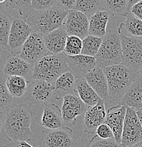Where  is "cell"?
Returning a JSON list of instances; mask_svg holds the SVG:
<instances>
[{
	"label": "cell",
	"instance_id": "44dd1931",
	"mask_svg": "<svg viewBox=\"0 0 142 147\" xmlns=\"http://www.w3.org/2000/svg\"><path fill=\"white\" fill-rule=\"evenodd\" d=\"M68 34L63 28H60L52 33L44 36L45 46L50 55L63 53L66 47Z\"/></svg>",
	"mask_w": 142,
	"mask_h": 147
},
{
	"label": "cell",
	"instance_id": "74e56055",
	"mask_svg": "<svg viewBox=\"0 0 142 147\" xmlns=\"http://www.w3.org/2000/svg\"><path fill=\"white\" fill-rule=\"evenodd\" d=\"M131 12L138 18L142 21V0H139L138 3L132 7Z\"/></svg>",
	"mask_w": 142,
	"mask_h": 147
},
{
	"label": "cell",
	"instance_id": "8fae6325",
	"mask_svg": "<svg viewBox=\"0 0 142 147\" xmlns=\"http://www.w3.org/2000/svg\"><path fill=\"white\" fill-rule=\"evenodd\" d=\"M142 141V126L137 112L127 107V114L124 124L121 144L129 147Z\"/></svg>",
	"mask_w": 142,
	"mask_h": 147
},
{
	"label": "cell",
	"instance_id": "9a60e30c",
	"mask_svg": "<svg viewBox=\"0 0 142 147\" xmlns=\"http://www.w3.org/2000/svg\"><path fill=\"white\" fill-rule=\"evenodd\" d=\"M85 79L101 100L105 102V105L112 103L110 96L108 80L103 69L99 67H96L86 74Z\"/></svg>",
	"mask_w": 142,
	"mask_h": 147
},
{
	"label": "cell",
	"instance_id": "52a82bcc",
	"mask_svg": "<svg viewBox=\"0 0 142 147\" xmlns=\"http://www.w3.org/2000/svg\"><path fill=\"white\" fill-rule=\"evenodd\" d=\"M24 102L29 107L33 105L54 103L57 100L54 95V84L45 81L33 80L28 84L25 96L23 97Z\"/></svg>",
	"mask_w": 142,
	"mask_h": 147
},
{
	"label": "cell",
	"instance_id": "1f68e13d",
	"mask_svg": "<svg viewBox=\"0 0 142 147\" xmlns=\"http://www.w3.org/2000/svg\"><path fill=\"white\" fill-rule=\"evenodd\" d=\"M126 21L124 24L127 31L132 37L142 38V21L136 17L132 12H129L126 16Z\"/></svg>",
	"mask_w": 142,
	"mask_h": 147
},
{
	"label": "cell",
	"instance_id": "4316f807",
	"mask_svg": "<svg viewBox=\"0 0 142 147\" xmlns=\"http://www.w3.org/2000/svg\"><path fill=\"white\" fill-rule=\"evenodd\" d=\"M6 84L12 97L22 98L28 88V81L22 76H5Z\"/></svg>",
	"mask_w": 142,
	"mask_h": 147
},
{
	"label": "cell",
	"instance_id": "5bb4252c",
	"mask_svg": "<svg viewBox=\"0 0 142 147\" xmlns=\"http://www.w3.org/2000/svg\"><path fill=\"white\" fill-rule=\"evenodd\" d=\"M34 65L28 63L17 55H10L6 60L2 72L5 76L24 77L28 83L33 81Z\"/></svg>",
	"mask_w": 142,
	"mask_h": 147
},
{
	"label": "cell",
	"instance_id": "e575fe53",
	"mask_svg": "<svg viewBox=\"0 0 142 147\" xmlns=\"http://www.w3.org/2000/svg\"><path fill=\"white\" fill-rule=\"evenodd\" d=\"M59 5V0H33L32 7L36 11L47 10Z\"/></svg>",
	"mask_w": 142,
	"mask_h": 147
},
{
	"label": "cell",
	"instance_id": "f1b7e54d",
	"mask_svg": "<svg viewBox=\"0 0 142 147\" xmlns=\"http://www.w3.org/2000/svg\"><path fill=\"white\" fill-rule=\"evenodd\" d=\"M102 0H78L76 2L75 10L82 12L87 17L94 16L99 10H102Z\"/></svg>",
	"mask_w": 142,
	"mask_h": 147
},
{
	"label": "cell",
	"instance_id": "3957f363",
	"mask_svg": "<svg viewBox=\"0 0 142 147\" xmlns=\"http://www.w3.org/2000/svg\"><path fill=\"white\" fill-rule=\"evenodd\" d=\"M69 11L59 4L57 7L36 11L27 19V23L34 31L45 36L62 28Z\"/></svg>",
	"mask_w": 142,
	"mask_h": 147
},
{
	"label": "cell",
	"instance_id": "e0dca14e",
	"mask_svg": "<svg viewBox=\"0 0 142 147\" xmlns=\"http://www.w3.org/2000/svg\"><path fill=\"white\" fill-rule=\"evenodd\" d=\"M126 114L127 107L123 105H116L107 110L105 123L112 130L114 140L120 144H121Z\"/></svg>",
	"mask_w": 142,
	"mask_h": 147
},
{
	"label": "cell",
	"instance_id": "30bf717a",
	"mask_svg": "<svg viewBox=\"0 0 142 147\" xmlns=\"http://www.w3.org/2000/svg\"><path fill=\"white\" fill-rule=\"evenodd\" d=\"M12 19L13 21L9 38V52L12 55H19L23 46L34 30L28 25L27 20L20 18Z\"/></svg>",
	"mask_w": 142,
	"mask_h": 147
},
{
	"label": "cell",
	"instance_id": "4dcf8cb0",
	"mask_svg": "<svg viewBox=\"0 0 142 147\" xmlns=\"http://www.w3.org/2000/svg\"><path fill=\"white\" fill-rule=\"evenodd\" d=\"M103 42V38L89 35L83 40L81 55L96 57Z\"/></svg>",
	"mask_w": 142,
	"mask_h": 147
},
{
	"label": "cell",
	"instance_id": "ac0fdd59",
	"mask_svg": "<svg viewBox=\"0 0 142 147\" xmlns=\"http://www.w3.org/2000/svg\"><path fill=\"white\" fill-rule=\"evenodd\" d=\"M69 71L76 79L85 78L86 74L98 67L96 57L79 55L76 56L67 55Z\"/></svg>",
	"mask_w": 142,
	"mask_h": 147
},
{
	"label": "cell",
	"instance_id": "7402d4cb",
	"mask_svg": "<svg viewBox=\"0 0 142 147\" xmlns=\"http://www.w3.org/2000/svg\"><path fill=\"white\" fill-rule=\"evenodd\" d=\"M54 95L57 100L68 95L78 96L76 88V78L70 71L59 76L54 84Z\"/></svg>",
	"mask_w": 142,
	"mask_h": 147
},
{
	"label": "cell",
	"instance_id": "6da1fadb",
	"mask_svg": "<svg viewBox=\"0 0 142 147\" xmlns=\"http://www.w3.org/2000/svg\"><path fill=\"white\" fill-rule=\"evenodd\" d=\"M33 117V112L26 103L12 104L1 119L4 137L11 142L31 141Z\"/></svg>",
	"mask_w": 142,
	"mask_h": 147
},
{
	"label": "cell",
	"instance_id": "603a6c76",
	"mask_svg": "<svg viewBox=\"0 0 142 147\" xmlns=\"http://www.w3.org/2000/svg\"><path fill=\"white\" fill-rule=\"evenodd\" d=\"M120 105H125L134 110L142 109V76H139L126 94Z\"/></svg>",
	"mask_w": 142,
	"mask_h": 147
},
{
	"label": "cell",
	"instance_id": "f35d334b",
	"mask_svg": "<svg viewBox=\"0 0 142 147\" xmlns=\"http://www.w3.org/2000/svg\"><path fill=\"white\" fill-rule=\"evenodd\" d=\"M5 147H34L26 141H19V142H11V143L5 145Z\"/></svg>",
	"mask_w": 142,
	"mask_h": 147
},
{
	"label": "cell",
	"instance_id": "f546056e",
	"mask_svg": "<svg viewBox=\"0 0 142 147\" xmlns=\"http://www.w3.org/2000/svg\"><path fill=\"white\" fill-rule=\"evenodd\" d=\"M13 104V97L10 94L7 84H6L5 75L1 71L0 77V112L1 119L4 117V114L11 105Z\"/></svg>",
	"mask_w": 142,
	"mask_h": 147
},
{
	"label": "cell",
	"instance_id": "83f0119b",
	"mask_svg": "<svg viewBox=\"0 0 142 147\" xmlns=\"http://www.w3.org/2000/svg\"><path fill=\"white\" fill-rule=\"evenodd\" d=\"M13 19L8 13L1 9L0 11V45L4 50L9 51V38Z\"/></svg>",
	"mask_w": 142,
	"mask_h": 147
},
{
	"label": "cell",
	"instance_id": "ffe728a7",
	"mask_svg": "<svg viewBox=\"0 0 142 147\" xmlns=\"http://www.w3.org/2000/svg\"><path fill=\"white\" fill-rule=\"evenodd\" d=\"M1 9L9 14L15 11L13 18H20L27 20L30 16L32 11V1L30 0H1Z\"/></svg>",
	"mask_w": 142,
	"mask_h": 147
},
{
	"label": "cell",
	"instance_id": "9c48e42d",
	"mask_svg": "<svg viewBox=\"0 0 142 147\" xmlns=\"http://www.w3.org/2000/svg\"><path fill=\"white\" fill-rule=\"evenodd\" d=\"M73 130L65 127L57 129H46L39 137V147H75Z\"/></svg>",
	"mask_w": 142,
	"mask_h": 147
},
{
	"label": "cell",
	"instance_id": "8d00e7d4",
	"mask_svg": "<svg viewBox=\"0 0 142 147\" xmlns=\"http://www.w3.org/2000/svg\"><path fill=\"white\" fill-rule=\"evenodd\" d=\"M76 2V0H59V4L69 12L75 10Z\"/></svg>",
	"mask_w": 142,
	"mask_h": 147
},
{
	"label": "cell",
	"instance_id": "cb8c5ba5",
	"mask_svg": "<svg viewBox=\"0 0 142 147\" xmlns=\"http://www.w3.org/2000/svg\"><path fill=\"white\" fill-rule=\"evenodd\" d=\"M139 0H105L103 1L102 10H105L110 16H126L132 7Z\"/></svg>",
	"mask_w": 142,
	"mask_h": 147
},
{
	"label": "cell",
	"instance_id": "ba28073f",
	"mask_svg": "<svg viewBox=\"0 0 142 147\" xmlns=\"http://www.w3.org/2000/svg\"><path fill=\"white\" fill-rule=\"evenodd\" d=\"M49 55L50 54L45 46L44 36L33 31L23 46L19 57L28 63L35 65Z\"/></svg>",
	"mask_w": 142,
	"mask_h": 147
},
{
	"label": "cell",
	"instance_id": "b9f144b4",
	"mask_svg": "<svg viewBox=\"0 0 142 147\" xmlns=\"http://www.w3.org/2000/svg\"><path fill=\"white\" fill-rule=\"evenodd\" d=\"M139 76H142V67H141V69H140V71H139Z\"/></svg>",
	"mask_w": 142,
	"mask_h": 147
},
{
	"label": "cell",
	"instance_id": "d6a6232c",
	"mask_svg": "<svg viewBox=\"0 0 142 147\" xmlns=\"http://www.w3.org/2000/svg\"><path fill=\"white\" fill-rule=\"evenodd\" d=\"M82 47L83 40L76 36H68L64 53L68 56H76L81 55Z\"/></svg>",
	"mask_w": 142,
	"mask_h": 147
},
{
	"label": "cell",
	"instance_id": "4fadbf2b",
	"mask_svg": "<svg viewBox=\"0 0 142 147\" xmlns=\"http://www.w3.org/2000/svg\"><path fill=\"white\" fill-rule=\"evenodd\" d=\"M62 28L69 36H76L83 40L89 36V19L82 12L70 11Z\"/></svg>",
	"mask_w": 142,
	"mask_h": 147
},
{
	"label": "cell",
	"instance_id": "d590c367",
	"mask_svg": "<svg viewBox=\"0 0 142 147\" xmlns=\"http://www.w3.org/2000/svg\"><path fill=\"white\" fill-rule=\"evenodd\" d=\"M96 135L100 139H114V136L113 134V131L111 129V128L108 126V125L104 123L103 125H100L96 130Z\"/></svg>",
	"mask_w": 142,
	"mask_h": 147
},
{
	"label": "cell",
	"instance_id": "ab89813d",
	"mask_svg": "<svg viewBox=\"0 0 142 147\" xmlns=\"http://www.w3.org/2000/svg\"><path fill=\"white\" fill-rule=\"evenodd\" d=\"M137 112V114L138 115L139 119L140 122H141V125L142 126V109H139V110H135Z\"/></svg>",
	"mask_w": 142,
	"mask_h": 147
},
{
	"label": "cell",
	"instance_id": "7a4b0ae2",
	"mask_svg": "<svg viewBox=\"0 0 142 147\" xmlns=\"http://www.w3.org/2000/svg\"><path fill=\"white\" fill-rule=\"evenodd\" d=\"M103 69L108 80L112 102L120 105L124 96L139 75L122 64Z\"/></svg>",
	"mask_w": 142,
	"mask_h": 147
},
{
	"label": "cell",
	"instance_id": "2e32d148",
	"mask_svg": "<svg viewBox=\"0 0 142 147\" xmlns=\"http://www.w3.org/2000/svg\"><path fill=\"white\" fill-rule=\"evenodd\" d=\"M106 116L105 104L102 100L94 106L87 107L83 120L84 132L86 134L96 133L98 127L105 123Z\"/></svg>",
	"mask_w": 142,
	"mask_h": 147
},
{
	"label": "cell",
	"instance_id": "484cf974",
	"mask_svg": "<svg viewBox=\"0 0 142 147\" xmlns=\"http://www.w3.org/2000/svg\"><path fill=\"white\" fill-rule=\"evenodd\" d=\"M76 88L79 97L87 107L94 106L101 100V98L88 84L85 78L76 79Z\"/></svg>",
	"mask_w": 142,
	"mask_h": 147
},
{
	"label": "cell",
	"instance_id": "5b68a950",
	"mask_svg": "<svg viewBox=\"0 0 142 147\" xmlns=\"http://www.w3.org/2000/svg\"><path fill=\"white\" fill-rule=\"evenodd\" d=\"M96 59L98 67L102 69L122 64V49L119 29H112L106 33Z\"/></svg>",
	"mask_w": 142,
	"mask_h": 147
},
{
	"label": "cell",
	"instance_id": "60d3db41",
	"mask_svg": "<svg viewBox=\"0 0 142 147\" xmlns=\"http://www.w3.org/2000/svg\"><path fill=\"white\" fill-rule=\"evenodd\" d=\"M129 147H142V141L141 142H139V143L136 144L135 145H133V146H129Z\"/></svg>",
	"mask_w": 142,
	"mask_h": 147
},
{
	"label": "cell",
	"instance_id": "8992f818",
	"mask_svg": "<svg viewBox=\"0 0 142 147\" xmlns=\"http://www.w3.org/2000/svg\"><path fill=\"white\" fill-rule=\"evenodd\" d=\"M122 28V24L118 28L122 49V64L139 73L142 67V38L126 36Z\"/></svg>",
	"mask_w": 142,
	"mask_h": 147
},
{
	"label": "cell",
	"instance_id": "836d02e7",
	"mask_svg": "<svg viewBox=\"0 0 142 147\" xmlns=\"http://www.w3.org/2000/svg\"><path fill=\"white\" fill-rule=\"evenodd\" d=\"M86 147H124L122 144L117 143L114 139H103L96 134L90 140Z\"/></svg>",
	"mask_w": 142,
	"mask_h": 147
},
{
	"label": "cell",
	"instance_id": "7c38bea8",
	"mask_svg": "<svg viewBox=\"0 0 142 147\" xmlns=\"http://www.w3.org/2000/svg\"><path fill=\"white\" fill-rule=\"evenodd\" d=\"M87 109V105L76 95H68L64 97L62 102V118L67 127L74 126L77 121V117Z\"/></svg>",
	"mask_w": 142,
	"mask_h": 147
},
{
	"label": "cell",
	"instance_id": "d4e9b609",
	"mask_svg": "<svg viewBox=\"0 0 142 147\" xmlns=\"http://www.w3.org/2000/svg\"><path fill=\"white\" fill-rule=\"evenodd\" d=\"M110 14L105 10H99L89 18V35L103 38L107 33Z\"/></svg>",
	"mask_w": 142,
	"mask_h": 147
},
{
	"label": "cell",
	"instance_id": "d6986e66",
	"mask_svg": "<svg viewBox=\"0 0 142 147\" xmlns=\"http://www.w3.org/2000/svg\"><path fill=\"white\" fill-rule=\"evenodd\" d=\"M41 125L47 129H57L66 127L62 118V110L56 104L45 105L41 117Z\"/></svg>",
	"mask_w": 142,
	"mask_h": 147
},
{
	"label": "cell",
	"instance_id": "277c9868",
	"mask_svg": "<svg viewBox=\"0 0 142 147\" xmlns=\"http://www.w3.org/2000/svg\"><path fill=\"white\" fill-rule=\"evenodd\" d=\"M69 71L67 55H49L34 65L33 80H41L55 84L63 74Z\"/></svg>",
	"mask_w": 142,
	"mask_h": 147
}]
</instances>
